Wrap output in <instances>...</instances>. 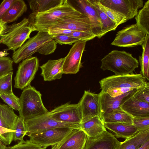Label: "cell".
Segmentation results:
<instances>
[{
    "label": "cell",
    "instance_id": "obj_1",
    "mask_svg": "<svg viewBox=\"0 0 149 149\" xmlns=\"http://www.w3.org/2000/svg\"><path fill=\"white\" fill-rule=\"evenodd\" d=\"M84 14L65 0L63 4L47 11L30 14L28 18V26L33 31L48 32L49 29L61 21L79 17Z\"/></svg>",
    "mask_w": 149,
    "mask_h": 149
},
{
    "label": "cell",
    "instance_id": "obj_2",
    "mask_svg": "<svg viewBox=\"0 0 149 149\" xmlns=\"http://www.w3.org/2000/svg\"><path fill=\"white\" fill-rule=\"evenodd\" d=\"M141 74L114 75L103 78L99 82L101 91L112 97L121 95L143 86L147 81Z\"/></svg>",
    "mask_w": 149,
    "mask_h": 149
},
{
    "label": "cell",
    "instance_id": "obj_3",
    "mask_svg": "<svg viewBox=\"0 0 149 149\" xmlns=\"http://www.w3.org/2000/svg\"><path fill=\"white\" fill-rule=\"evenodd\" d=\"M101 61L102 70L111 71L117 75L132 74L139 65L138 61L131 54L117 50L111 51Z\"/></svg>",
    "mask_w": 149,
    "mask_h": 149
},
{
    "label": "cell",
    "instance_id": "obj_4",
    "mask_svg": "<svg viewBox=\"0 0 149 149\" xmlns=\"http://www.w3.org/2000/svg\"><path fill=\"white\" fill-rule=\"evenodd\" d=\"M42 95L33 87L29 85L23 89L19 98L20 105L19 116L24 120L31 119L47 113L44 106Z\"/></svg>",
    "mask_w": 149,
    "mask_h": 149
},
{
    "label": "cell",
    "instance_id": "obj_5",
    "mask_svg": "<svg viewBox=\"0 0 149 149\" xmlns=\"http://www.w3.org/2000/svg\"><path fill=\"white\" fill-rule=\"evenodd\" d=\"M28 24V18H24L19 22L8 26L1 37V43L6 45L9 50L15 51L17 49L30 38V34L33 31Z\"/></svg>",
    "mask_w": 149,
    "mask_h": 149
},
{
    "label": "cell",
    "instance_id": "obj_6",
    "mask_svg": "<svg viewBox=\"0 0 149 149\" xmlns=\"http://www.w3.org/2000/svg\"><path fill=\"white\" fill-rule=\"evenodd\" d=\"M145 32L137 24L127 26L117 32L111 45L122 47L142 45L145 40Z\"/></svg>",
    "mask_w": 149,
    "mask_h": 149
},
{
    "label": "cell",
    "instance_id": "obj_7",
    "mask_svg": "<svg viewBox=\"0 0 149 149\" xmlns=\"http://www.w3.org/2000/svg\"><path fill=\"white\" fill-rule=\"evenodd\" d=\"M49 112L35 118L24 120L27 132L26 135L28 136L46 130L57 128L80 129V124L66 123L55 120L51 117Z\"/></svg>",
    "mask_w": 149,
    "mask_h": 149
},
{
    "label": "cell",
    "instance_id": "obj_8",
    "mask_svg": "<svg viewBox=\"0 0 149 149\" xmlns=\"http://www.w3.org/2000/svg\"><path fill=\"white\" fill-rule=\"evenodd\" d=\"M53 39L52 36L47 32L39 31L21 47L14 51L13 61L18 63L22 60L31 57L43 45Z\"/></svg>",
    "mask_w": 149,
    "mask_h": 149
},
{
    "label": "cell",
    "instance_id": "obj_9",
    "mask_svg": "<svg viewBox=\"0 0 149 149\" xmlns=\"http://www.w3.org/2000/svg\"><path fill=\"white\" fill-rule=\"evenodd\" d=\"M75 129L61 127L46 130L28 136L29 139L40 146L46 148L62 142Z\"/></svg>",
    "mask_w": 149,
    "mask_h": 149
},
{
    "label": "cell",
    "instance_id": "obj_10",
    "mask_svg": "<svg viewBox=\"0 0 149 149\" xmlns=\"http://www.w3.org/2000/svg\"><path fill=\"white\" fill-rule=\"evenodd\" d=\"M39 65V60L36 57H30L23 60L19 65L15 77V88L22 90L30 85Z\"/></svg>",
    "mask_w": 149,
    "mask_h": 149
},
{
    "label": "cell",
    "instance_id": "obj_11",
    "mask_svg": "<svg viewBox=\"0 0 149 149\" xmlns=\"http://www.w3.org/2000/svg\"><path fill=\"white\" fill-rule=\"evenodd\" d=\"M51 117L57 121L63 123L80 125L82 116L80 104L67 103L49 112Z\"/></svg>",
    "mask_w": 149,
    "mask_h": 149
},
{
    "label": "cell",
    "instance_id": "obj_12",
    "mask_svg": "<svg viewBox=\"0 0 149 149\" xmlns=\"http://www.w3.org/2000/svg\"><path fill=\"white\" fill-rule=\"evenodd\" d=\"M101 4L123 16L127 21L133 18L143 6V0H97Z\"/></svg>",
    "mask_w": 149,
    "mask_h": 149
},
{
    "label": "cell",
    "instance_id": "obj_13",
    "mask_svg": "<svg viewBox=\"0 0 149 149\" xmlns=\"http://www.w3.org/2000/svg\"><path fill=\"white\" fill-rule=\"evenodd\" d=\"M86 41L80 40L75 42L64 57L62 69L63 74H75L82 67L81 62Z\"/></svg>",
    "mask_w": 149,
    "mask_h": 149
},
{
    "label": "cell",
    "instance_id": "obj_14",
    "mask_svg": "<svg viewBox=\"0 0 149 149\" xmlns=\"http://www.w3.org/2000/svg\"><path fill=\"white\" fill-rule=\"evenodd\" d=\"M138 89H134L115 97H112L107 93L101 91L99 93L100 117L101 120L112 110L121 107L124 102L134 95Z\"/></svg>",
    "mask_w": 149,
    "mask_h": 149
},
{
    "label": "cell",
    "instance_id": "obj_15",
    "mask_svg": "<svg viewBox=\"0 0 149 149\" xmlns=\"http://www.w3.org/2000/svg\"><path fill=\"white\" fill-rule=\"evenodd\" d=\"M82 113L81 123L84 122L100 114L99 94L84 91L79 102Z\"/></svg>",
    "mask_w": 149,
    "mask_h": 149
},
{
    "label": "cell",
    "instance_id": "obj_16",
    "mask_svg": "<svg viewBox=\"0 0 149 149\" xmlns=\"http://www.w3.org/2000/svg\"><path fill=\"white\" fill-rule=\"evenodd\" d=\"M120 143L114 135L106 130L95 137L87 136L84 149H118Z\"/></svg>",
    "mask_w": 149,
    "mask_h": 149
},
{
    "label": "cell",
    "instance_id": "obj_17",
    "mask_svg": "<svg viewBox=\"0 0 149 149\" xmlns=\"http://www.w3.org/2000/svg\"><path fill=\"white\" fill-rule=\"evenodd\" d=\"M64 59L63 58L56 60H49L40 67L42 71L40 75L45 81H51L62 77Z\"/></svg>",
    "mask_w": 149,
    "mask_h": 149
},
{
    "label": "cell",
    "instance_id": "obj_18",
    "mask_svg": "<svg viewBox=\"0 0 149 149\" xmlns=\"http://www.w3.org/2000/svg\"><path fill=\"white\" fill-rule=\"evenodd\" d=\"M54 28L63 29L73 31H92L89 19L84 14L79 17L68 18L62 20L50 29Z\"/></svg>",
    "mask_w": 149,
    "mask_h": 149
},
{
    "label": "cell",
    "instance_id": "obj_19",
    "mask_svg": "<svg viewBox=\"0 0 149 149\" xmlns=\"http://www.w3.org/2000/svg\"><path fill=\"white\" fill-rule=\"evenodd\" d=\"M87 136L80 129H74L68 136L58 143L57 149H84Z\"/></svg>",
    "mask_w": 149,
    "mask_h": 149
},
{
    "label": "cell",
    "instance_id": "obj_20",
    "mask_svg": "<svg viewBox=\"0 0 149 149\" xmlns=\"http://www.w3.org/2000/svg\"><path fill=\"white\" fill-rule=\"evenodd\" d=\"M120 107L133 118L149 116V103L136 99L132 97Z\"/></svg>",
    "mask_w": 149,
    "mask_h": 149
},
{
    "label": "cell",
    "instance_id": "obj_21",
    "mask_svg": "<svg viewBox=\"0 0 149 149\" xmlns=\"http://www.w3.org/2000/svg\"><path fill=\"white\" fill-rule=\"evenodd\" d=\"M82 13L89 18L92 31L99 38L101 32L100 22L97 12L93 5L89 0L76 1Z\"/></svg>",
    "mask_w": 149,
    "mask_h": 149
},
{
    "label": "cell",
    "instance_id": "obj_22",
    "mask_svg": "<svg viewBox=\"0 0 149 149\" xmlns=\"http://www.w3.org/2000/svg\"><path fill=\"white\" fill-rule=\"evenodd\" d=\"M105 127L113 132L116 136L126 139L139 132L133 124L121 123L103 122Z\"/></svg>",
    "mask_w": 149,
    "mask_h": 149
},
{
    "label": "cell",
    "instance_id": "obj_23",
    "mask_svg": "<svg viewBox=\"0 0 149 149\" xmlns=\"http://www.w3.org/2000/svg\"><path fill=\"white\" fill-rule=\"evenodd\" d=\"M80 128L90 137L96 136L107 130L99 116H95L81 123Z\"/></svg>",
    "mask_w": 149,
    "mask_h": 149
},
{
    "label": "cell",
    "instance_id": "obj_24",
    "mask_svg": "<svg viewBox=\"0 0 149 149\" xmlns=\"http://www.w3.org/2000/svg\"><path fill=\"white\" fill-rule=\"evenodd\" d=\"M27 9L24 1L14 0L1 19L7 24L13 22L25 12Z\"/></svg>",
    "mask_w": 149,
    "mask_h": 149
},
{
    "label": "cell",
    "instance_id": "obj_25",
    "mask_svg": "<svg viewBox=\"0 0 149 149\" xmlns=\"http://www.w3.org/2000/svg\"><path fill=\"white\" fill-rule=\"evenodd\" d=\"M18 116L13 109L9 106L0 104V126L14 132L15 123Z\"/></svg>",
    "mask_w": 149,
    "mask_h": 149
},
{
    "label": "cell",
    "instance_id": "obj_26",
    "mask_svg": "<svg viewBox=\"0 0 149 149\" xmlns=\"http://www.w3.org/2000/svg\"><path fill=\"white\" fill-rule=\"evenodd\" d=\"M149 140V129L140 132L133 136L120 142L118 149H138Z\"/></svg>",
    "mask_w": 149,
    "mask_h": 149
},
{
    "label": "cell",
    "instance_id": "obj_27",
    "mask_svg": "<svg viewBox=\"0 0 149 149\" xmlns=\"http://www.w3.org/2000/svg\"><path fill=\"white\" fill-rule=\"evenodd\" d=\"M133 118L120 107L107 114L101 120L103 122L121 123L133 125Z\"/></svg>",
    "mask_w": 149,
    "mask_h": 149
},
{
    "label": "cell",
    "instance_id": "obj_28",
    "mask_svg": "<svg viewBox=\"0 0 149 149\" xmlns=\"http://www.w3.org/2000/svg\"><path fill=\"white\" fill-rule=\"evenodd\" d=\"M65 0H31L28 2L32 13L47 11L63 3Z\"/></svg>",
    "mask_w": 149,
    "mask_h": 149
},
{
    "label": "cell",
    "instance_id": "obj_29",
    "mask_svg": "<svg viewBox=\"0 0 149 149\" xmlns=\"http://www.w3.org/2000/svg\"><path fill=\"white\" fill-rule=\"evenodd\" d=\"M89 0L95 7L100 22L101 32L99 38H100L108 32L115 31L118 26L105 13L100 10L94 0Z\"/></svg>",
    "mask_w": 149,
    "mask_h": 149
},
{
    "label": "cell",
    "instance_id": "obj_30",
    "mask_svg": "<svg viewBox=\"0 0 149 149\" xmlns=\"http://www.w3.org/2000/svg\"><path fill=\"white\" fill-rule=\"evenodd\" d=\"M142 54L139 56L141 66L140 74L146 79L149 80V36L146 35L145 40L142 45Z\"/></svg>",
    "mask_w": 149,
    "mask_h": 149
},
{
    "label": "cell",
    "instance_id": "obj_31",
    "mask_svg": "<svg viewBox=\"0 0 149 149\" xmlns=\"http://www.w3.org/2000/svg\"><path fill=\"white\" fill-rule=\"evenodd\" d=\"M135 16L136 24L149 35V0L145 2Z\"/></svg>",
    "mask_w": 149,
    "mask_h": 149
},
{
    "label": "cell",
    "instance_id": "obj_32",
    "mask_svg": "<svg viewBox=\"0 0 149 149\" xmlns=\"http://www.w3.org/2000/svg\"><path fill=\"white\" fill-rule=\"evenodd\" d=\"M94 1L100 10L105 13L117 26L127 22L125 18L122 15L101 4L97 0Z\"/></svg>",
    "mask_w": 149,
    "mask_h": 149
},
{
    "label": "cell",
    "instance_id": "obj_33",
    "mask_svg": "<svg viewBox=\"0 0 149 149\" xmlns=\"http://www.w3.org/2000/svg\"><path fill=\"white\" fill-rule=\"evenodd\" d=\"M13 134V141H21L27 134V131L23 118L19 116L15 123Z\"/></svg>",
    "mask_w": 149,
    "mask_h": 149
},
{
    "label": "cell",
    "instance_id": "obj_34",
    "mask_svg": "<svg viewBox=\"0 0 149 149\" xmlns=\"http://www.w3.org/2000/svg\"><path fill=\"white\" fill-rule=\"evenodd\" d=\"M13 71L0 77V93H13L12 88Z\"/></svg>",
    "mask_w": 149,
    "mask_h": 149
},
{
    "label": "cell",
    "instance_id": "obj_35",
    "mask_svg": "<svg viewBox=\"0 0 149 149\" xmlns=\"http://www.w3.org/2000/svg\"><path fill=\"white\" fill-rule=\"evenodd\" d=\"M0 97L2 100L13 109L20 111V105L19 98L15 96L14 94H7L0 93Z\"/></svg>",
    "mask_w": 149,
    "mask_h": 149
},
{
    "label": "cell",
    "instance_id": "obj_36",
    "mask_svg": "<svg viewBox=\"0 0 149 149\" xmlns=\"http://www.w3.org/2000/svg\"><path fill=\"white\" fill-rule=\"evenodd\" d=\"M5 149H46L32 142L30 139L20 141L12 146L6 147Z\"/></svg>",
    "mask_w": 149,
    "mask_h": 149
},
{
    "label": "cell",
    "instance_id": "obj_37",
    "mask_svg": "<svg viewBox=\"0 0 149 149\" xmlns=\"http://www.w3.org/2000/svg\"><path fill=\"white\" fill-rule=\"evenodd\" d=\"M132 97L139 100L149 103V83L147 81L143 86L138 89Z\"/></svg>",
    "mask_w": 149,
    "mask_h": 149
},
{
    "label": "cell",
    "instance_id": "obj_38",
    "mask_svg": "<svg viewBox=\"0 0 149 149\" xmlns=\"http://www.w3.org/2000/svg\"><path fill=\"white\" fill-rule=\"evenodd\" d=\"M13 62L9 57H0V77L12 71Z\"/></svg>",
    "mask_w": 149,
    "mask_h": 149
},
{
    "label": "cell",
    "instance_id": "obj_39",
    "mask_svg": "<svg viewBox=\"0 0 149 149\" xmlns=\"http://www.w3.org/2000/svg\"><path fill=\"white\" fill-rule=\"evenodd\" d=\"M133 125L139 132L149 129V116L133 118Z\"/></svg>",
    "mask_w": 149,
    "mask_h": 149
},
{
    "label": "cell",
    "instance_id": "obj_40",
    "mask_svg": "<svg viewBox=\"0 0 149 149\" xmlns=\"http://www.w3.org/2000/svg\"><path fill=\"white\" fill-rule=\"evenodd\" d=\"M53 39L56 43L61 45H72L73 43L81 40L80 39L67 35H52Z\"/></svg>",
    "mask_w": 149,
    "mask_h": 149
},
{
    "label": "cell",
    "instance_id": "obj_41",
    "mask_svg": "<svg viewBox=\"0 0 149 149\" xmlns=\"http://www.w3.org/2000/svg\"><path fill=\"white\" fill-rule=\"evenodd\" d=\"M68 35L86 42L97 37L91 31H74Z\"/></svg>",
    "mask_w": 149,
    "mask_h": 149
},
{
    "label": "cell",
    "instance_id": "obj_42",
    "mask_svg": "<svg viewBox=\"0 0 149 149\" xmlns=\"http://www.w3.org/2000/svg\"><path fill=\"white\" fill-rule=\"evenodd\" d=\"M56 44L54 40L52 39L41 46L37 52L45 55L52 54L54 52L56 49Z\"/></svg>",
    "mask_w": 149,
    "mask_h": 149
},
{
    "label": "cell",
    "instance_id": "obj_43",
    "mask_svg": "<svg viewBox=\"0 0 149 149\" xmlns=\"http://www.w3.org/2000/svg\"><path fill=\"white\" fill-rule=\"evenodd\" d=\"M13 132L0 126V141L6 146L10 145L13 141Z\"/></svg>",
    "mask_w": 149,
    "mask_h": 149
},
{
    "label": "cell",
    "instance_id": "obj_44",
    "mask_svg": "<svg viewBox=\"0 0 149 149\" xmlns=\"http://www.w3.org/2000/svg\"><path fill=\"white\" fill-rule=\"evenodd\" d=\"M74 31L63 29H50L48 33L52 35H69Z\"/></svg>",
    "mask_w": 149,
    "mask_h": 149
},
{
    "label": "cell",
    "instance_id": "obj_45",
    "mask_svg": "<svg viewBox=\"0 0 149 149\" xmlns=\"http://www.w3.org/2000/svg\"><path fill=\"white\" fill-rule=\"evenodd\" d=\"M14 0H4L0 5V20L1 19Z\"/></svg>",
    "mask_w": 149,
    "mask_h": 149
},
{
    "label": "cell",
    "instance_id": "obj_46",
    "mask_svg": "<svg viewBox=\"0 0 149 149\" xmlns=\"http://www.w3.org/2000/svg\"><path fill=\"white\" fill-rule=\"evenodd\" d=\"M7 24L0 20V38L5 33L8 28Z\"/></svg>",
    "mask_w": 149,
    "mask_h": 149
},
{
    "label": "cell",
    "instance_id": "obj_47",
    "mask_svg": "<svg viewBox=\"0 0 149 149\" xmlns=\"http://www.w3.org/2000/svg\"><path fill=\"white\" fill-rule=\"evenodd\" d=\"M138 149H149V140L146 141Z\"/></svg>",
    "mask_w": 149,
    "mask_h": 149
},
{
    "label": "cell",
    "instance_id": "obj_48",
    "mask_svg": "<svg viewBox=\"0 0 149 149\" xmlns=\"http://www.w3.org/2000/svg\"><path fill=\"white\" fill-rule=\"evenodd\" d=\"M6 147V146L0 141V149H5Z\"/></svg>",
    "mask_w": 149,
    "mask_h": 149
},
{
    "label": "cell",
    "instance_id": "obj_49",
    "mask_svg": "<svg viewBox=\"0 0 149 149\" xmlns=\"http://www.w3.org/2000/svg\"><path fill=\"white\" fill-rule=\"evenodd\" d=\"M58 146V143L57 144L52 148L51 149H57Z\"/></svg>",
    "mask_w": 149,
    "mask_h": 149
},
{
    "label": "cell",
    "instance_id": "obj_50",
    "mask_svg": "<svg viewBox=\"0 0 149 149\" xmlns=\"http://www.w3.org/2000/svg\"><path fill=\"white\" fill-rule=\"evenodd\" d=\"M1 38H0V44L1 43Z\"/></svg>",
    "mask_w": 149,
    "mask_h": 149
}]
</instances>
